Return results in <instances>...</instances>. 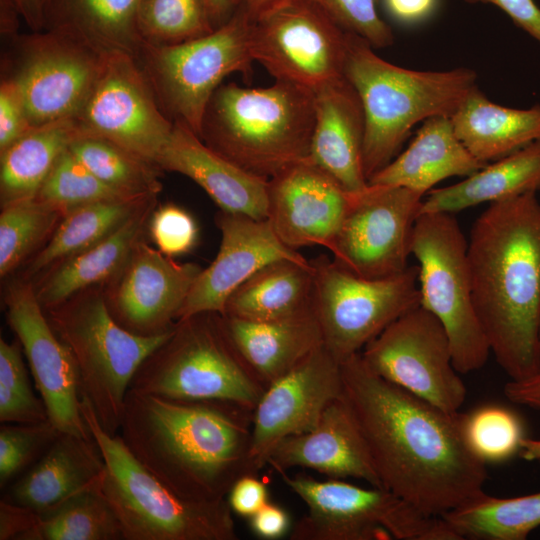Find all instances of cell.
Masks as SVG:
<instances>
[{"mask_svg": "<svg viewBox=\"0 0 540 540\" xmlns=\"http://www.w3.org/2000/svg\"><path fill=\"white\" fill-rule=\"evenodd\" d=\"M341 399L381 487L442 517L483 491L486 464L466 443L463 414L444 411L374 373L360 353L341 363Z\"/></svg>", "mask_w": 540, "mask_h": 540, "instance_id": "cell-1", "label": "cell"}, {"mask_svg": "<svg viewBox=\"0 0 540 540\" xmlns=\"http://www.w3.org/2000/svg\"><path fill=\"white\" fill-rule=\"evenodd\" d=\"M253 411L215 400L128 390L119 436L132 455L179 496L218 501L245 474Z\"/></svg>", "mask_w": 540, "mask_h": 540, "instance_id": "cell-2", "label": "cell"}, {"mask_svg": "<svg viewBox=\"0 0 540 540\" xmlns=\"http://www.w3.org/2000/svg\"><path fill=\"white\" fill-rule=\"evenodd\" d=\"M468 265L476 314L497 363L519 381L540 373V202L526 193L475 220Z\"/></svg>", "mask_w": 540, "mask_h": 540, "instance_id": "cell-3", "label": "cell"}, {"mask_svg": "<svg viewBox=\"0 0 540 540\" xmlns=\"http://www.w3.org/2000/svg\"><path fill=\"white\" fill-rule=\"evenodd\" d=\"M344 74L364 111L367 180L398 155L417 123L451 117L477 87V74L470 68L406 69L379 57L368 41L353 32L348 36Z\"/></svg>", "mask_w": 540, "mask_h": 540, "instance_id": "cell-4", "label": "cell"}, {"mask_svg": "<svg viewBox=\"0 0 540 540\" xmlns=\"http://www.w3.org/2000/svg\"><path fill=\"white\" fill-rule=\"evenodd\" d=\"M315 95L275 80L269 87L221 84L211 96L199 138L245 171L270 179L309 159Z\"/></svg>", "mask_w": 540, "mask_h": 540, "instance_id": "cell-5", "label": "cell"}, {"mask_svg": "<svg viewBox=\"0 0 540 540\" xmlns=\"http://www.w3.org/2000/svg\"><path fill=\"white\" fill-rule=\"evenodd\" d=\"M81 410L104 459L100 488L118 518L123 540L238 539L226 499L196 501L179 496L132 455L119 434L102 429L83 398Z\"/></svg>", "mask_w": 540, "mask_h": 540, "instance_id": "cell-6", "label": "cell"}, {"mask_svg": "<svg viewBox=\"0 0 540 540\" xmlns=\"http://www.w3.org/2000/svg\"><path fill=\"white\" fill-rule=\"evenodd\" d=\"M87 290L47 309V317L73 356L81 397L102 429L117 435L134 375L174 327L153 336L132 333L114 319L105 296Z\"/></svg>", "mask_w": 540, "mask_h": 540, "instance_id": "cell-7", "label": "cell"}, {"mask_svg": "<svg viewBox=\"0 0 540 540\" xmlns=\"http://www.w3.org/2000/svg\"><path fill=\"white\" fill-rule=\"evenodd\" d=\"M129 390L182 400H215L253 411L265 388L233 347L222 315L178 320L169 338L139 367Z\"/></svg>", "mask_w": 540, "mask_h": 540, "instance_id": "cell-8", "label": "cell"}, {"mask_svg": "<svg viewBox=\"0 0 540 540\" xmlns=\"http://www.w3.org/2000/svg\"><path fill=\"white\" fill-rule=\"evenodd\" d=\"M278 474L307 507L291 527L290 540H460L442 517L425 514L384 488Z\"/></svg>", "mask_w": 540, "mask_h": 540, "instance_id": "cell-9", "label": "cell"}, {"mask_svg": "<svg viewBox=\"0 0 540 540\" xmlns=\"http://www.w3.org/2000/svg\"><path fill=\"white\" fill-rule=\"evenodd\" d=\"M252 20L238 7L211 33L169 46L144 44L137 61L164 114L200 136L206 106L231 73L249 76L254 59L250 49Z\"/></svg>", "mask_w": 540, "mask_h": 540, "instance_id": "cell-10", "label": "cell"}, {"mask_svg": "<svg viewBox=\"0 0 540 540\" xmlns=\"http://www.w3.org/2000/svg\"><path fill=\"white\" fill-rule=\"evenodd\" d=\"M468 241L454 214L422 213L411 235L420 306L445 328L459 374L481 369L491 353L473 303Z\"/></svg>", "mask_w": 540, "mask_h": 540, "instance_id": "cell-11", "label": "cell"}, {"mask_svg": "<svg viewBox=\"0 0 540 540\" xmlns=\"http://www.w3.org/2000/svg\"><path fill=\"white\" fill-rule=\"evenodd\" d=\"M313 310L323 344L344 362L388 325L420 305L418 265L400 274L370 279L358 276L327 256L311 260Z\"/></svg>", "mask_w": 540, "mask_h": 540, "instance_id": "cell-12", "label": "cell"}, {"mask_svg": "<svg viewBox=\"0 0 540 540\" xmlns=\"http://www.w3.org/2000/svg\"><path fill=\"white\" fill-rule=\"evenodd\" d=\"M349 33L317 0H279L252 21L250 49L275 80L315 92L345 77Z\"/></svg>", "mask_w": 540, "mask_h": 540, "instance_id": "cell-13", "label": "cell"}, {"mask_svg": "<svg viewBox=\"0 0 540 540\" xmlns=\"http://www.w3.org/2000/svg\"><path fill=\"white\" fill-rule=\"evenodd\" d=\"M2 78L15 87L31 127L74 118L87 99L106 54L55 31L17 35Z\"/></svg>", "mask_w": 540, "mask_h": 540, "instance_id": "cell-14", "label": "cell"}, {"mask_svg": "<svg viewBox=\"0 0 540 540\" xmlns=\"http://www.w3.org/2000/svg\"><path fill=\"white\" fill-rule=\"evenodd\" d=\"M360 355L378 376L444 411L459 412L465 402L448 334L420 305L388 325Z\"/></svg>", "mask_w": 540, "mask_h": 540, "instance_id": "cell-15", "label": "cell"}, {"mask_svg": "<svg viewBox=\"0 0 540 540\" xmlns=\"http://www.w3.org/2000/svg\"><path fill=\"white\" fill-rule=\"evenodd\" d=\"M425 194L406 187L370 185L352 194L351 205L330 248L333 260L370 279L408 267L413 226Z\"/></svg>", "mask_w": 540, "mask_h": 540, "instance_id": "cell-16", "label": "cell"}, {"mask_svg": "<svg viewBox=\"0 0 540 540\" xmlns=\"http://www.w3.org/2000/svg\"><path fill=\"white\" fill-rule=\"evenodd\" d=\"M74 119L80 134L107 138L155 164L174 127L137 59L122 52L106 54Z\"/></svg>", "mask_w": 540, "mask_h": 540, "instance_id": "cell-17", "label": "cell"}, {"mask_svg": "<svg viewBox=\"0 0 540 540\" xmlns=\"http://www.w3.org/2000/svg\"><path fill=\"white\" fill-rule=\"evenodd\" d=\"M5 306L8 323L22 346L48 419L60 432L91 438L81 410L73 356L44 314L35 288L25 282L12 284Z\"/></svg>", "mask_w": 540, "mask_h": 540, "instance_id": "cell-18", "label": "cell"}, {"mask_svg": "<svg viewBox=\"0 0 540 540\" xmlns=\"http://www.w3.org/2000/svg\"><path fill=\"white\" fill-rule=\"evenodd\" d=\"M342 394V369L324 344L266 387L252 414L250 461L254 474L282 439L315 428Z\"/></svg>", "mask_w": 540, "mask_h": 540, "instance_id": "cell-19", "label": "cell"}, {"mask_svg": "<svg viewBox=\"0 0 540 540\" xmlns=\"http://www.w3.org/2000/svg\"><path fill=\"white\" fill-rule=\"evenodd\" d=\"M202 268L178 263L173 257L142 240L106 297L114 319L125 329L142 336L171 330Z\"/></svg>", "mask_w": 540, "mask_h": 540, "instance_id": "cell-20", "label": "cell"}, {"mask_svg": "<svg viewBox=\"0 0 540 540\" xmlns=\"http://www.w3.org/2000/svg\"><path fill=\"white\" fill-rule=\"evenodd\" d=\"M352 194L307 159L268 179L266 219L292 249L318 245L330 250Z\"/></svg>", "mask_w": 540, "mask_h": 540, "instance_id": "cell-21", "label": "cell"}, {"mask_svg": "<svg viewBox=\"0 0 540 540\" xmlns=\"http://www.w3.org/2000/svg\"><path fill=\"white\" fill-rule=\"evenodd\" d=\"M216 224L219 251L193 283L178 320L205 312L223 315L229 296L263 266L279 259H306L278 238L267 219L221 211Z\"/></svg>", "mask_w": 540, "mask_h": 540, "instance_id": "cell-22", "label": "cell"}, {"mask_svg": "<svg viewBox=\"0 0 540 540\" xmlns=\"http://www.w3.org/2000/svg\"><path fill=\"white\" fill-rule=\"evenodd\" d=\"M267 465L277 473L302 467L382 488L363 437L341 397L329 404L315 428L278 442Z\"/></svg>", "mask_w": 540, "mask_h": 540, "instance_id": "cell-23", "label": "cell"}, {"mask_svg": "<svg viewBox=\"0 0 540 540\" xmlns=\"http://www.w3.org/2000/svg\"><path fill=\"white\" fill-rule=\"evenodd\" d=\"M156 164L162 170L193 180L221 211L267 218L268 179L253 175L219 155L182 124L174 123Z\"/></svg>", "mask_w": 540, "mask_h": 540, "instance_id": "cell-24", "label": "cell"}, {"mask_svg": "<svg viewBox=\"0 0 540 540\" xmlns=\"http://www.w3.org/2000/svg\"><path fill=\"white\" fill-rule=\"evenodd\" d=\"M315 122L309 159L346 191L368 186L363 168L365 117L360 97L346 77L314 92Z\"/></svg>", "mask_w": 540, "mask_h": 540, "instance_id": "cell-25", "label": "cell"}, {"mask_svg": "<svg viewBox=\"0 0 540 540\" xmlns=\"http://www.w3.org/2000/svg\"><path fill=\"white\" fill-rule=\"evenodd\" d=\"M104 470L93 439L61 432L46 452L10 483L1 499L44 515L95 483Z\"/></svg>", "mask_w": 540, "mask_h": 540, "instance_id": "cell-26", "label": "cell"}, {"mask_svg": "<svg viewBox=\"0 0 540 540\" xmlns=\"http://www.w3.org/2000/svg\"><path fill=\"white\" fill-rule=\"evenodd\" d=\"M222 319L242 362L265 389L323 344L314 310L271 321Z\"/></svg>", "mask_w": 540, "mask_h": 540, "instance_id": "cell-27", "label": "cell"}, {"mask_svg": "<svg viewBox=\"0 0 540 540\" xmlns=\"http://www.w3.org/2000/svg\"><path fill=\"white\" fill-rule=\"evenodd\" d=\"M485 165L458 138L451 117L436 116L424 121L407 149L368 184L406 187L426 195L440 181L470 176Z\"/></svg>", "mask_w": 540, "mask_h": 540, "instance_id": "cell-28", "label": "cell"}, {"mask_svg": "<svg viewBox=\"0 0 540 540\" xmlns=\"http://www.w3.org/2000/svg\"><path fill=\"white\" fill-rule=\"evenodd\" d=\"M156 198L139 209L125 224L99 243L58 263L35 289L47 310L77 293L114 279L125 267L149 224Z\"/></svg>", "mask_w": 540, "mask_h": 540, "instance_id": "cell-29", "label": "cell"}, {"mask_svg": "<svg viewBox=\"0 0 540 540\" xmlns=\"http://www.w3.org/2000/svg\"><path fill=\"white\" fill-rule=\"evenodd\" d=\"M142 0H47L44 30L64 34L101 54L137 59L144 45L138 30Z\"/></svg>", "mask_w": 540, "mask_h": 540, "instance_id": "cell-30", "label": "cell"}, {"mask_svg": "<svg viewBox=\"0 0 540 540\" xmlns=\"http://www.w3.org/2000/svg\"><path fill=\"white\" fill-rule=\"evenodd\" d=\"M311 260L279 259L248 278L227 299L223 316L271 321L313 310Z\"/></svg>", "mask_w": 540, "mask_h": 540, "instance_id": "cell-31", "label": "cell"}, {"mask_svg": "<svg viewBox=\"0 0 540 540\" xmlns=\"http://www.w3.org/2000/svg\"><path fill=\"white\" fill-rule=\"evenodd\" d=\"M540 190V141L486 164L456 184L430 190L422 213H451Z\"/></svg>", "mask_w": 540, "mask_h": 540, "instance_id": "cell-32", "label": "cell"}, {"mask_svg": "<svg viewBox=\"0 0 540 540\" xmlns=\"http://www.w3.org/2000/svg\"><path fill=\"white\" fill-rule=\"evenodd\" d=\"M461 142L487 164L540 141V105L516 109L490 101L476 87L451 116Z\"/></svg>", "mask_w": 540, "mask_h": 540, "instance_id": "cell-33", "label": "cell"}, {"mask_svg": "<svg viewBox=\"0 0 540 540\" xmlns=\"http://www.w3.org/2000/svg\"><path fill=\"white\" fill-rule=\"evenodd\" d=\"M79 134L75 119L66 118L32 127L0 152L1 207L34 198Z\"/></svg>", "mask_w": 540, "mask_h": 540, "instance_id": "cell-34", "label": "cell"}, {"mask_svg": "<svg viewBox=\"0 0 540 540\" xmlns=\"http://www.w3.org/2000/svg\"><path fill=\"white\" fill-rule=\"evenodd\" d=\"M156 196L103 200L76 207L61 219L50 240L32 259L34 275L110 236Z\"/></svg>", "mask_w": 540, "mask_h": 540, "instance_id": "cell-35", "label": "cell"}, {"mask_svg": "<svg viewBox=\"0 0 540 540\" xmlns=\"http://www.w3.org/2000/svg\"><path fill=\"white\" fill-rule=\"evenodd\" d=\"M442 518L460 540H524L540 525V492L512 498L482 492Z\"/></svg>", "mask_w": 540, "mask_h": 540, "instance_id": "cell-36", "label": "cell"}, {"mask_svg": "<svg viewBox=\"0 0 540 540\" xmlns=\"http://www.w3.org/2000/svg\"><path fill=\"white\" fill-rule=\"evenodd\" d=\"M100 478L40 515L20 540H123L118 518L100 488Z\"/></svg>", "mask_w": 540, "mask_h": 540, "instance_id": "cell-37", "label": "cell"}, {"mask_svg": "<svg viewBox=\"0 0 540 540\" xmlns=\"http://www.w3.org/2000/svg\"><path fill=\"white\" fill-rule=\"evenodd\" d=\"M69 150L100 181L126 196H157L162 189L160 167L107 138L79 134Z\"/></svg>", "mask_w": 540, "mask_h": 540, "instance_id": "cell-38", "label": "cell"}, {"mask_svg": "<svg viewBox=\"0 0 540 540\" xmlns=\"http://www.w3.org/2000/svg\"><path fill=\"white\" fill-rule=\"evenodd\" d=\"M64 214L36 197L2 207L0 214V275L10 274L48 235Z\"/></svg>", "mask_w": 540, "mask_h": 540, "instance_id": "cell-39", "label": "cell"}, {"mask_svg": "<svg viewBox=\"0 0 540 540\" xmlns=\"http://www.w3.org/2000/svg\"><path fill=\"white\" fill-rule=\"evenodd\" d=\"M138 30L144 44L169 46L211 33L205 0H142Z\"/></svg>", "mask_w": 540, "mask_h": 540, "instance_id": "cell-40", "label": "cell"}, {"mask_svg": "<svg viewBox=\"0 0 540 540\" xmlns=\"http://www.w3.org/2000/svg\"><path fill=\"white\" fill-rule=\"evenodd\" d=\"M35 197L64 215L76 207L97 201L139 198L126 196L104 184L69 148L59 157Z\"/></svg>", "mask_w": 540, "mask_h": 540, "instance_id": "cell-41", "label": "cell"}, {"mask_svg": "<svg viewBox=\"0 0 540 540\" xmlns=\"http://www.w3.org/2000/svg\"><path fill=\"white\" fill-rule=\"evenodd\" d=\"M464 438L471 451L485 464L512 457L523 440L522 425L510 410L486 405L463 414Z\"/></svg>", "mask_w": 540, "mask_h": 540, "instance_id": "cell-42", "label": "cell"}, {"mask_svg": "<svg viewBox=\"0 0 540 540\" xmlns=\"http://www.w3.org/2000/svg\"><path fill=\"white\" fill-rule=\"evenodd\" d=\"M18 339H0V422L36 423L48 420L43 400L35 396Z\"/></svg>", "mask_w": 540, "mask_h": 540, "instance_id": "cell-43", "label": "cell"}, {"mask_svg": "<svg viewBox=\"0 0 540 540\" xmlns=\"http://www.w3.org/2000/svg\"><path fill=\"white\" fill-rule=\"evenodd\" d=\"M60 433L49 419L36 423H1V490L29 469Z\"/></svg>", "mask_w": 540, "mask_h": 540, "instance_id": "cell-44", "label": "cell"}, {"mask_svg": "<svg viewBox=\"0 0 540 540\" xmlns=\"http://www.w3.org/2000/svg\"><path fill=\"white\" fill-rule=\"evenodd\" d=\"M148 226L158 250L169 257L189 253L197 244V222L188 211L173 203L154 209Z\"/></svg>", "mask_w": 540, "mask_h": 540, "instance_id": "cell-45", "label": "cell"}, {"mask_svg": "<svg viewBox=\"0 0 540 540\" xmlns=\"http://www.w3.org/2000/svg\"><path fill=\"white\" fill-rule=\"evenodd\" d=\"M345 29L368 41L373 48L393 43L390 27L379 17L376 0H317Z\"/></svg>", "mask_w": 540, "mask_h": 540, "instance_id": "cell-46", "label": "cell"}, {"mask_svg": "<svg viewBox=\"0 0 540 540\" xmlns=\"http://www.w3.org/2000/svg\"><path fill=\"white\" fill-rule=\"evenodd\" d=\"M30 126L23 103L7 79L0 84V152L24 135Z\"/></svg>", "mask_w": 540, "mask_h": 540, "instance_id": "cell-47", "label": "cell"}, {"mask_svg": "<svg viewBox=\"0 0 540 540\" xmlns=\"http://www.w3.org/2000/svg\"><path fill=\"white\" fill-rule=\"evenodd\" d=\"M227 502L232 512L250 518L269 502V494L257 474H245L231 487Z\"/></svg>", "mask_w": 540, "mask_h": 540, "instance_id": "cell-48", "label": "cell"}, {"mask_svg": "<svg viewBox=\"0 0 540 540\" xmlns=\"http://www.w3.org/2000/svg\"><path fill=\"white\" fill-rule=\"evenodd\" d=\"M470 4H493L540 44V8L534 0H465Z\"/></svg>", "mask_w": 540, "mask_h": 540, "instance_id": "cell-49", "label": "cell"}, {"mask_svg": "<svg viewBox=\"0 0 540 540\" xmlns=\"http://www.w3.org/2000/svg\"><path fill=\"white\" fill-rule=\"evenodd\" d=\"M250 527L255 535L262 539H278L291 530L288 513L279 505L266 503L250 518Z\"/></svg>", "mask_w": 540, "mask_h": 540, "instance_id": "cell-50", "label": "cell"}, {"mask_svg": "<svg viewBox=\"0 0 540 540\" xmlns=\"http://www.w3.org/2000/svg\"><path fill=\"white\" fill-rule=\"evenodd\" d=\"M29 508L0 500V540H20L38 521Z\"/></svg>", "mask_w": 540, "mask_h": 540, "instance_id": "cell-51", "label": "cell"}, {"mask_svg": "<svg viewBox=\"0 0 540 540\" xmlns=\"http://www.w3.org/2000/svg\"><path fill=\"white\" fill-rule=\"evenodd\" d=\"M390 14L399 21L415 23L431 15L438 0H384Z\"/></svg>", "mask_w": 540, "mask_h": 540, "instance_id": "cell-52", "label": "cell"}, {"mask_svg": "<svg viewBox=\"0 0 540 540\" xmlns=\"http://www.w3.org/2000/svg\"><path fill=\"white\" fill-rule=\"evenodd\" d=\"M504 394L513 403L540 409V373L524 380H510Z\"/></svg>", "mask_w": 540, "mask_h": 540, "instance_id": "cell-53", "label": "cell"}, {"mask_svg": "<svg viewBox=\"0 0 540 540\" xmlns=\"http://www.w3.org/2000/svg\"><path fill=\"white\" fill-rule=\"evenodd\" d=\"M25 23L33 32L44 30V11L47 0H13Z\"/></svg>", "mask_w": 540, "mask_h": 540, "instance_id": "cell-54", "label": "cell"}, {"mask_svg": "<svg viewBox=\"0 0 540 540\" xmlns=\"http://www.w3.org/2000/svg\"><path fill=\"white\" fill-rule=\"evenodd\" d=\"M205 2L214 29L226 23L239 7V0H205Z\"/></svg>", "mask_w": 540, "mask_h": 540, "instance_id": "cell-55", "label": "cell"}, {"mask_svg": "<svg viewBox=\"0 0 540 540\" xmlns=\"http://www.w3.org/2000/svg\"><path fill=\"white\" fill-rule=\"evenodd\" d=\"M19 10L13 0H1V34L10 40L17 36Z\"/></svg>", "mask_w": 540, "mask_h": 540, "instance_id": "cell-56", "label": "cell"}, {"mask_svg": "<svg viewBox=\"0 0 540 540\" xmlns=\"http://www.w3.org/2000/svg\"><path fill=\"white\" fill-rule=\"evenodd\" d=\"M278 1L279 0H239V7L243 8L253 21L260 13Z\"/></svg>", "mask_w": 540, "mask_h": 540, "instance_id": "cell-57", "label": "cell"}, {"mask_svg": "<svg viewBox=\"0 0 540 540\" xmlns=\"http://www.w3.org/2000/svg\"><path fill=\"white\" fill-rule=\"evenodd\" d=\"M521 450L523 458L529 461H537L540 464V440L523 438Z\"/></svg>", "mask_w": 540, "mask_h": 540, "instance_id": "cell-58", "label": "cell"}, {"mask_svg": "<svg viewBox=\"0 0 540 540\" xmlns=\"http://www.w3.org/2000/svg\"><path fill=\"white\" fill-rule=\"evenodd\" d=\"M539 336H540V332H539Z\"/></svg>", "mask_w": 540, "mask_h": 540, "instance_id": "cell-59", "label": "cell"}]
</instances>
